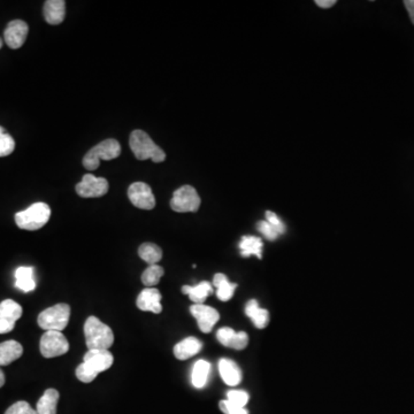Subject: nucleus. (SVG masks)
<instances>
[{"label":"nucleus","instance_id":"f257e3e1","mask_svg":"<svg viewBox=\"0 0 414 414\" xmlns=\"http://www.w3.org/2000/svg\"><path fill=\"white\" fill-rule=\"evenodd\" d=\"M85 336L89 350H108L113 345V331L96 317H89L85 321Z\"/></svg>","mask_w":414,"mask_h":414},{"label":"nucleus","instance_id":"f03ea898","mask_svg":"<svg viewBox=\"0 0 414 414\" xmlns=\"http://www.w3.org/2000/svg\"><path fill=\"white\" fill-rule=\"evenodd\" d=\"M130 149L138 160L151 159L153 162H165L166 153L143 130H134L129 137Z\"/></svg>","mask_w":414,"mask_h":414},{"label":"nucleus","instance_id":"7ed1b4c3","mask_svg":"<svg viewBox=\"0 0 414 414\" xmlns=\"http://www.w3.org/2000/svg\"><path fill=\"white\" fill-rule=\"evenodd\" d=\"M51 208L45 203H35L15 214L17 227L24 230H38L49 222Z\"/></svg>","mask_w":414,"mask_h":414},{"label":"nucleus","instance_id":"20e7f679","mask_svg":"<svg viewBox=\"0 0 414 414\" xmlns=\"http://www.w3.org/2000/svg\"><path fill=\"white\" fill-rule=\"evenodd\" d=\"M120 155V143L117 139H105L85 155L83 166L87 171H94L99 167L101 160H113Z\"/></svg>","mask_w":414,"mask_h":414},{"label":"nucleus","instance_id":"39448f33","mask_svg":"<svg viewBox=\"0 0 414 414\" xmlns=\"http://www.w3.org/2000/svg\"><path fill=\"white\" fill-rule=\"evenodd\" d=\"M71 317V308L69 305L57 304L51 308H46L39 314L37 322L39 327L45 330H55V331H62L67 327Z\"/></svg>","mask_w":414,"mask_h":414},{"label":"nucleus","instance_id":"423d86ee","mask_svg":"<svg viewBox=\"0 0 414 414\" xmlns=\"http://www.w3.org/2000/svg\"><path fill=\"white\" fill-rule=\"evenodd\" d=\"M201 197L197 191L191 185H183L173 194L171 207L178 213L197 212L201 207Z\"/></svg>","mask_w":414,"mask_h":414},{"label":"nucleus","instance_id":"0eeeda50","mask_svg":"<svg viewBox=\"0 0 414 414\" xmlns=\"http://www.w3.org/2000/svg\"><path fill=\"white\" fill-rule=\"evenodd\" d=\"M39 350L44 358H55L69 352V343L62 331L48 330L41 338Z\"/></svg>","mask_w":414,"mask_h":414},{"label":"nucleus","instance_id":"6e6552de","mask_svg":"<svg viewBox=\"0 0 414 414\" xmlns=\"http://www.w3.org/2000/svg\"><path fill=\"white\" fill-rule=\"evenodd\" d=\"M106 178H96L92 174H85L82 181L76 185V192L82 198L101 197L108 192Z\"/></svg>","mask_w":414,"mask_h":414},{"label":"nucleus","instance_id":"1a4fd4ad","mask_svg":"<svg viewBox=\"0 0 414 414\" xmlns=\"http://www.w3.org/2000/svg\"><path fill=\"white\" fill-rule=\"evenodd\" d=\"M128 197L131 204L141 210H152L155 206V197L151 187L144 182H135L130 185Z\"/></svg>","mask_w":414,"mask_h":414},{"label":"nucleus","instance_id":"9d476101","mask_svg":"<svg viewBox=\"0 0 414 414\" xmlns=\"http://www.w3.org/2000/svg\"><path fill=\"white\" fill-rule=\"evenodd\" d=\"M190 312L196 317L199 329L205 334L210 333L214 324H217L220 319V314L215 308L204 304L192 305Z\"/></svg>","mask_w":414,"mask_h":414},{"label":"nucleus","instance_id":"9b49d317","mask_svg":"<svg viewBox=\"0 0 414 414\" xmlns=\"http://www.w3.org/2000/svg\"><path fill=\"white\" fill-rule=\"evenodd\" d=\"M29 27L22 20H14L7 24L3 37L5 42L10 49H20L26 42Z\"/></svg>","mask_w":414,"mask_h":414},{"label":"nucleus","instance_id":"f8f14e48","mask_svg":"<svg viewBox=\"0 0 414 414\" xmlns=\"http://www.w3.org/2000/svg\"><path fill=\"white\" fill-rule=\"evenodd\" d=\"M113 355L110 350H89L85 353L83 362L87 364L94 372H105L113 365Z\"/></svg>","mask_w":414,"mask_h":414},{"label":"nucleus","instance_id":"ddd939ff","mask_svg":"<svg viewBox=\"0 0 414 414\" xmlns=\"http://www.w3.org/2000/svg\"><path fill=\"white\" fill-rule=\"evenodd\" d=\"M136 305L139 310L144 312L162 313V294L158 289L145 288L137 297Z\"/></svg>","mask_w":414,"mask_h":414},{"label":"nucleus","instance_id":"4468645a","mask_svg":"<svg viewBox=\"0 0 414 414\" xmlns=\"http://www.w3.org/2000/svg\"><path fill=\"white\" fill-rule=\"evenodd\" d=\"M44 19L52 26L60 24L65 20L66 3L64 0H48L44 3Z\"/></svg>","mask_w":414,"mask_h":414},{"label":"nucleus","instance_id":"2eb2a0df","mask_svg":"<svg viewBox=\"0 0 414 414\" xmlns=\"http://www.w3.org/2000/svg\"><path fill=\"white\" fill-rule=\"evenodd\" d=\"M203 349V343L196 337H187L174 346V356L178 360H187L196 356Z\"/></svg>","mask_w":414,"mask_h":414},{"label":"nucleus","instance_id":"dca6fc26","mask_svg":"<svg viewBox=\"0 0 414 414\" xmlns=\"http://www.w3.org/2000/svg\"><path fill=\"white\" fill-rule=\"evenodd\" d=\"M219 372L224 383L228 385H237L242 381V371L233 360L221 359L219 362Z\"/></svg>","mask_w":414,"mask_h":414},{"label":"nucleus","instance_id":"f3484780","mask_svg":"<svg viewBox=\"0 0 414 414\" xmlns=\"http://www.w3.org/2000/svg\"><path fill=\"white\" fill-rule=\"evenodd\" d=\"M23 348L19 342L14 340L0 343V366L10 365L22 356Z\"/></svg>","mask_w":414,"mask_h":414},{"label":"nucleus","instance_id":"a211bd4d","mask_svg":"<svg viewBox=\"0 0 414 414\" xmlns=\"http://www.w3.org/2000/svg\"><path fill=\"white\" fill-rule=\"evenodd\" d=\"M245 314L252 320L253 324L259 329L265 328L269 322V310L259 306L255 299L248 301L245 305Z\"/></svg>","mask_w":414,"mask_h":414},{"label":"nucleus","instance_id":"6ab92c4d","mask_svg":"<svg viewBox=\"0 0 414 414\" xmlns=\"http://www.w3.org/2000/svg\"><path fill=\"white\" fill-rule=\"evenodd\" d=\"M182 292L188 294L194 304H204L206 298L213 292V289L210 282L203 281L197 285H185L182 288Z\"/></svg>","mask_w":414,"mask_h":414},{"label":"nucleus","instance_id":"aec40b11","mask_svg":"<svg viewBox=\"0 0 414 414\" xmlns=\"http://www.w3.org/2000/svg\"><path fill=\"white\" fill-rule=\"evenodd\" d=\"M34 273H35L34 267H27V266L19 267L15 271V287L23 292L35 290L36 281Z\"/></svg>","mask_w":414,"mask_h":414},{"label":"nucleus","instance_id":"412c9836","mask_svg":"<svg viewBox=\"0 0 414 414\" xmlns=\"http://www.w3.org/2000/svg\"><path fill=\"white\" fill-rule=\"evenodd\" d=\"M59 392L55 389H48L42 397L39 398L36 411L38 414H57V405L59 401Z\"/></svg>","mask_w":414,"mask_h":414},{"label":"nucleus","instance_id":"4be33fe9","mask_svg":"<svg viewBox=\"0 0 414 414\" xmlns=\"http://www.w3.org/2000/svg\"><path fill=\"white\" fill-rule=\"evenodd\" d=\"M213 283L217 287V296L220 301H227L231 299L237 285L228 281V278L222 273H217L214 276Z\"/></svg>","mask_w":414,"mask_h":414},{"label":"nucleus","instance_id":"5701e85b","mask_svg":"<svg viewBox=\"0 0 414 414\" xmlns=\"http://www.w3.org/2000/svg\"><path fill=\"white\" fill-rule=\"evenodd\" d=\"M210 365L206 360H198L194 365L191 373V382L194 388L201 389L206 385L208 376H210Z\"/></svg>","mask_w":414,"mask_h":414},{"label":"nucleus","instance_id":"b1692460","mask_svg":"<svg viewBox=\"0 0 414 414\" xmlns=\"http://www.w3.org/2000/svg\"><path fill=\"white\" fill-rule=\"evenodd\" d=\"M241 255L242 257L256 256L262 259V241L257 236H243L240 242Z\"/></svg>","mask_w":414,"mask_h":414},{"label":"nucleus","instance_id":"393cba45","mask_svg":"<svg viewBox=\"0 0 414 414\" xmlns=\"http://www.w3.org/2000/svg\"><path fill=\"white\" fill-rule=\"evenodd\" d=\"M138 256L150 265H157V262L162 260V251L158 245H155L153 243H144L139 246Z\"/></svg>","mask_w":414,"mask_h":414},{"label":"nucleus","instance_id":"a878e982","mask_svg":"<svg viewBox=\"0 0 414 414\" xmlns=\"http://www.w3.org/2000/svg\"><path fill=\"white\" fill-rule=\"evenodd\" d=\"M0 315L8 320L17 322L22 315V308L17 301L12 299H5L0 303Z\"/></svg>","mask_w":414,"mask_h":414},{"label":"nucleus","instance_id":"bb28decb","mask_svg":"<svg viewBox=\"0 0 414 414\" xmlns=\"http://www.w3.org/2000/svg\"><path fill=\"white\" fill-rule=\"evenodd\" d=\"M164 274H165V271H164L162 266L150 265L143 272L142 283L145 285L146 288H153L155 285H158Z\"/></svg>","mask_w":414,"mask_h":414},{"label":"nucleus","instance_id":"cd10ccee","mask_svg":"<svg viewBox=\"0 0 414 414\" xmlns=\"http://www.w3.org/2000/svg\"><path fill=\"white\" fill-rule=\"evenodd\" d=\"M14 149H15V142L13 137L10 136L3 127H0V157L10 155L13 152Z\"/></svg>","mask_w":414,"mask_h":414},{"label":"nucleus","instance_id":"c85d7f7f","mask_svg":"<svg viewBox=\"0 0 414 414\" xmlns=\"http://www.w3.org/2000/svg\"><path fill=\"white\" fill-rule=\"evenodd\" d=\"M97 373L94 372L85 362H82L81 365H78L76 369V378L83 383H90L97 378Z\"/></svg>","mask_w":414,"mask_h":414},{"label":"nucleus","instance_id":"c756f323","mask_svg":"<svg viewBox=\"0 0 414 414\" xmlns=\"http://www.w3.org/2000/svg\"><path fill=\"white\" fill-rule=\"evenodd\" d=\"M227 401H229L230 403H233L240 408H244L249 401V395H248V392H243V390H230L227 394Z\"/></svg>","mask_w":414,"mask_h":414},{"label":"nucleus","instance_id":"7c9ffc66","mask_svg":"<svg viewBox=\"0 0 414 414\" xmlns=\"http://www.w3.org/2000/svg\"><path fill=\"white\" fill-rule=\"evenodd\" d=\"M257 229L259 230V233L264 235V236L267 238V240L271 241H276L278 236H280V234H278V230L272 226V224H269L267 221H260L257 224Z\"/></svg>","mask_w":414,"mask_h":414},{"label":"nucleus","instance_id":"2f4dec72","mask_svg":"<svg viewBox=\"0 0 414 414\" xmlns=\"http://www.w3.org/2000/svg\"><path fill=\"white\" fill-rule=\"evenodd\" d=\"M5 414H38L30 406L29 403L24 401H17L10 408H7Z\"/></svg>","mask_w":414,"mask_h":414},{"label":"nucleus","instance_id":"473e14b6","mask_svg":"<svg viewBox=\"0 0 414 414\" xmlns=\"http://www.w3.org/2000/svg\"><path fill=\"white\" fill-rule=\"evenodd\" d=\"M235 334H236V331L231 329V328H221V329L217 330V338L222 345L227 346V348H230L231 342H233L234 340V336H235Z\"/></svg>","mask_w":414,"mask_h":414},{"label":"nucleus","instance_id":"72a5a7b5","mask_svg":"<svg viewBox=\"0 0 414 414\" xmlns=\"http://www.w3.org/2000/svg\"><path fill=\"white\" fill-rule=\"evenodd\" d=\"M219 408L224 414H249L245 408H240V406L230 403L229 401H221Z\"/></svg>","mask_w":414,"mask_h":414},{"label":"nucleus","instance_id":"f704fd0d","mask_svg":"<svg viewBox=\"0 0 414 414\" xmlns=\"http://www.w3.org/2000/svg\"><path fill=\"white\" fill-rule=\"evenodd\" d=\"M266 215V221L269 222V224H272L276 230H278V234L282 235V234H285V226L283 222H282L281 219L276 215V213H273L271 210H267L265 213Z\"/></svg>","mask_w":414,"mask_h":414},{"label":"nucleus","instance_id":"c9c22d12","mask_svg":"<svg viewBox=\"0 0 414 414\" xmlns=\"http://www.w3.org/2000/svg\"><path fill=\"white\" fill-rule=\"evenodd\" d=\"M249 343V336L245 331H240V333L235 334L234 336L233 342L230 348H233L235 350H243L245 349L246 345Z\"/></svg>","mask_w":414,"mask_h":414},{"label":"nucleus","instance_id":"e433bc0d","mask_svg":"<svg viewBox=\"0 0 414 414\" xmlns=\"http://www.w3.org/2000/svg\"><path fill=\"white\" fill-rule=\"evenodd\" d=\"M15 324L17 322L5 319V317L0 315V334L10 333L15 327Z\"/></svg>","mask_w":414,"mask_h":414},{"label":"nucleus","instance_id":"4c0bfd02","mask_svg":"<svg viewBox=\"0 0 414 414\" xmlns=\"http://www.w3.org/2000/svg\"><path fill=\"white\" fill-rule=\"evenodd\" d=\"M336 3V0H315V3L321 8H330Z\"/></svg>","mask_w":414,"mask_h":414},{"label":"nucleus","instance_id":"58836bf2","mask_svg":"<svg viewBox=\"0 0 414 414\" xmlns=\"http://www.w3.org/2000/svg\"><path fill=\"white\" fill-rule=\"evenodd\" d=\"M405 7L408 10L410 17H411L412 23L414 24V0H406L404 1Z\"/></svg>","mask_w":414,"mask_h":414},{"label":"nucleus","instance_id":"ea45409f","mask_svg":"<svg viewBox=\"0 0 414 414\" xmlns=\"http://www.w3.org/2000/svg\"><path fill=\"white\" fill-rule=\"evenodd\" d=\"M5 385V376H3V372L0 369V388Z\"/></svg>","mask_w":414,"mask_h":414},{"label":"nucleus","instance_id":"a19ab883","mask_svg":"<svg viewBox=\"0 0 414 414\" xmlns=\"http://www.w3.org/2000/svg\"><path fill=\"white\" fill-rule=\"evenodd\" d=\"M1 48H3V41L0 38V49H1Z\"/></svg>","mask_w":414,"mask_h":414}]
</instances>
